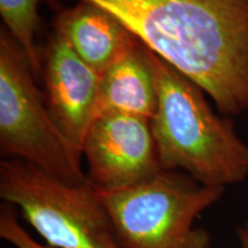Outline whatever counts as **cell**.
Instances as JSON below:
<instances>
[{
	"label": "cell",
	"mask_w": 248,
	"mask_h": 248,
	"mask_svg": "<svg viewBox=\"0 0 248 248\" xmlns=\"http://www.w3.org/2000/svg\"><path fill=\"white\" fill-rule=\"evenodd\" d=\"M113 14L224 115L248 110V0H78Z\"/></svg>",
	"instance_id": "1"
},
{
	"label": "cell",
	"mask_w": 248,
	"mask_h": 248,
	"mask_svg": "<svg viewBox=\"0 0 248 248\" xmlns=\"http://www.w3.org/2000/svg\"><path fill=\"white\" fill-rule=\"evenodd\" d=\"M146 48L157 91L151 128L162 169L179 170L212 187L243 182L248 146L233 123L217 115L199 85Z\"/></svg>",
	"instance_id": "2"
},
{
	"label": "cell",
	"mask_w": 248,
	"mask_h": 248,
	"mask_svg": "<svg viewBox=\"0 0 248 248\" xmlns=\"http://www.w3.org/2000/svg\"><path fill=\"white\" fill-rule=\"evenodd\" d=\"M223 192L179 170L162 169L138 184L98 194L121 248H210L209 232L194 223Z\"/></svg>",
	"instance_id": "3"
},
{
	"label": "cell",
	"mask_w": 248,
	"mask_h": 248,
	"mask_svg": "<svg viewBox=\"0 0 248 248\" xmlns=\"http://www.w3.org/2000/svg\"><path fill=\"white\" fill-rule=\"evenodd\" d=\"M0 197L53 248H121L113 223L89 179L62 181L33 164L0 162Z\"/></svg>",
	"instance_id": "4"
},
{
	"label": "cell",
	"mask_w": 248,
	"mask_h": 248,
	"mask_svg": "<svg viewBox=\"0 0 248 248\" xmlns=\"http://www.w3.org/2000/svg\"><path fill=\"white\" fill-rule=\"evenodd\" d=\"M29 61L7 31L0 32V152L62 181L82 183V159L55 124Z\"/></svg>",
	"instance_id": "5"
},
{
	"label": "cell",
	"mask_w": 248,
	"mask_h": 248,
	"mask_svg": "<svg viewBox=\"0 0 248 248\" xmlns=\"http://www.w3.org/2000/svg\"><path fill=\"white\" fill-rule=\"evenodd\" d=\"M82 155L88 162V179L100 191L129 187L162 170L151 121L126 114L93 120Z\"/></svg>",
	"instance_id": "6"
},
{
	"label": "cell",
	"mask_w": 248,
	"mask_h": 248,
	"mask_svg": "<svg viewBox=\"0 0 248 248\" xmlns=\"http://www.w3.org/2000/svg\"><path fill=\"white\" fill-rule=\"evenodd\" d=\"M45 102L52 119L79 159L94 116L101 75L53 31L42 53Z\"/></svg>",
	"instance_id": "7"
},
{
	"label": "cell",
	"mask_w": 248,
	"mask_h": 248,
	"mask_svg": "<svg viewBox=\"0 0 248 248\" xmlns=\"http://www.w3.org/2000/svg\"><path fill=\"white\" fill-rule=\"evenodd\" d=\"M54 31L100 75L139 43L113 14L86 1H78L59 12Z\"/></svg>",
	"instance_id": "8"
},
{
	"label": "cell",
	"mask_w": 248,
	"mask_h": 248,
	"mask_svg": "<svg viewBox=\"0 0 248 248\" xmlns=\"http://www.w3.org/2000/svg\"><path fill=\"white\" fill-rule=\"evenodd\" d=\"M156 105L154 73L146 46L139 42L101 75L93 120L106 114H126L151 121Z\"/></svg>",
	"instance_id": "9"
},
{
	"label": "cell",
	"mask_w": 248,
	"mask_h": 248,
	"mask_svg": "<svg viewBox=\"0 0 248 248\" xmlns=\"http://www.w3.org/2000/svg\"><path fill=\"white\" fill-rule=\"evenodd\" d=\"M40 0H0V15L5 30L20 45L35 77L42 76L43 61L36 45Z\"/></svg>",
	"instance_id": "10"
},
{
	"label": "cell",
	"mask_w": 248,
	"mask_h": 248,
	"mask_svg": "<svg viewBox=\"0 0 248 248\" xmlns=\"http://www.w3.org/2000/svg\"><path fill=\"white\" fill-rule=\"evenodd\" d=\"M0 238L15 248H53L33 239L18 221L17 209L7 202L0 208Z\"/></svg>",
	"instance_id": "11"
},
{
	"label": "cell",
	"mask_w": 248,
	"mask_h": 248,
	"mask_svg": "<svg viewBox=\"0 0 248 248\" xmlns=\"http://www.w3.org/2000/svg\"><path fill=\"white\" fill-rule=\"evenodd\" d=\"M238 240H239V248H248V230L244 228L237 229Z\"/></svg>",
	"instance_id": "12"
},
{
	"label": "cell",
	"mask_w": 248,
	"mask_h": 248,
	"mask_svg": "<svg viewBox=\"0 0 248 248\" xmlns=\"http://www.w3.org/2000/svg\"><path fill=\"white\" fill-rule=\"evenodd\" d=\"M244 228H245V229H246V230H248V221H247V223H246V224H245V226H244Z\"/></svg>",
	"instance_id": "13"
}]
</instances>
